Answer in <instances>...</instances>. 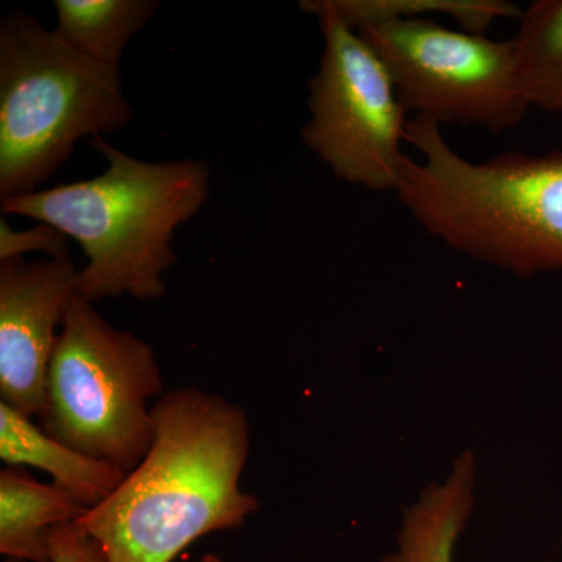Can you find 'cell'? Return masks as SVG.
<instances>
[{
    "label": "cell",
    "instance_id": "1",
    "mask_svg": "<svg viewBox=\"0 0 562 562\" xmlns=\"http://www.w3.org/2000/svg\"><path fill=\"white\" fill-rule=\"evenodd\" d=\"M154 409V442L117 490L77 525L106 562H172L192 542L260 509L239 483L250 449L241 406L183 387Z\"/></svg>",
    "mask_w": 562,
    "mask_h": 562
},
{
    "label": "cell",
    "instance_id": "2",
    "mask_svg": "<svg viewBox=\"0 0 562 562\" xmlns=\"http://www.w3.org/2000/svg\"><path fill=\"white\" fill-rule=\"evenodd\" d=\"M91 146L106 162L101 176L5 199L0 206L79 244L87 265L77 292L88 301L160 299L165 272L177 260L173 235L209 201V166L199 160L140 161L103 136L92 138Z\"/></svg>",
    "mask_w": 562,
    "mask_h": 562
},
{
    "label": "cell",
    "instance_id": "3",
    "mask_svg": "<svg viewBox=\"0 0 562 562\" xmlns=\"http://www.w3.org/2000/svg\"><path fill=\"white\" fill-rule=\"evenodd\" d=\"M397 194L417 224L473 260L531 277L562 271V150L465 160L439 125L408 120Z\"/></svg>",
    "mask_w": 562,
    "mask_h": 562
},
{
    "label": "cell",
    "instance_id": "4",
    "mask_svg": "<svg viewBox=\"0 0 562 562\" xmlns=\"http://www.w3.org/2000/svg\"><path fill=\"white\" fill-rule=\"evenodd\" d=\"M133 121L121 68L70 47L36 18L13 11L0 24V198L38 191L80 139Z\"/></svg>",
    "mask_w": 562,
    "mask_h": 562
},
{
    "label": "cell",
    "instance_id": "5",
    "mask_svg": "<svg viewBox=\"0 0 562 562\" xmlns=\"http://www.w3.org/2000/svg\"><path fill=\"white\" fill-rule=\"evenodd\" d=\"M161 391L149 344L114 328L76 292L52 355L41 428L127 475L154 442L149 401Z\"/></svg>",
    "mask_w": 562,
    "mask_h": 562
},
{
    "label": "cell",
    "instance_id": "6",
    "mask_svg": "<svg viewBox=\"0 0 562 562\" xmlns=\"http://www.w3.org/2000/svg\"><path fill=\"white\" fill-rule=\"evenodd\" d=\"M355 31L386 66L403 109L432 124L517 127L531 109L512 40L452 31L430 18L364 22Z\"/></svg>",
    "mask_w": 562,
    "mask_h": 562
},
{
    "label": "cell",
    "instance_id": "7",
    "mask_svg": "<svg viewBox=\"0 0 562 562\" xmlns=\"http://www.w3.org/2000/svg\"><path fill=\"white\" fill-rule=\"evenodd\" d=\"M301 9L319 21V68L308 83L310 121L303 144L339 180L395 191L405 143L406 111L386 66L355 29L321 0Z\"/></svg>",
    "mask_w": 562,
    "mask_h": 562
},
{
    "label": "cell",
    "instance_id": "8",
    "mask_svg": "<svg viewBox=\"0 0 562 562\" xmlns=\"http://www.w3.org/2000/svg\"><path fill=\"white\" fill-rule=\"evenodd\" d=\"M80 269L68 255L0 262V397L25 416H43L52 355Z\"/></svg>",
    "mask_w": 562,
    "mask_h": 562
},
{
    "label": "cell",
    "instance_id": "9",
    "mask_svg": "<svg viewBox=\"0 0 562 562\" xmlns=\"http://www.w3.org/2000/svg\"><path fill=\"white\" fill-rule=\"evenodd\" d=\"M90 512L57 484H43L10 465L0 472V552L29 562H52V539L63 525Z\"/></svg>",
    "mask_w": 562,
    "mask_h": 562
},
{
    "label": "cell",
    "instance_id": "10",
    "mask_svg": "<svg viewBox=\"0 0 562 562\" xmlns=\"http://www.w3.org/2000/svg\"><path fill=\"white\" fill-rule=\"evenodd\" d=\"M475 458L462 453L443 483L430 484L403 516L395 549L380 562H453L475 503Z\"/></svg>",
    "mask_w": 562,
    "mask_h": 562
},
{
    "label": "cell",
    "instance_id": "11",
    "mask_svg": "<svg viewBox=\"0 0 562 562\" xmlns=\"http://www.w3.org/2000/svg\"><path fill=\"white\" fill-rule=\"evenodd\" d=\"M0 458L10 465H32L49 473L54 484L83 502L101 505L125 479L105 462L70 449L36 427L7 403H0Z\"/></svg>",
    "mask_w": 562,
    "mask_h": 562
},
{
    "label": "cell",
    "instance_id": "12",
    "mask_svg": "<svg viewBox=\"0 0 562 562\" xmlns=\"http://www.w3.org/2000/svg\"><path fill=\"white\" fill-rule=\"evenodd\" d=\"M160 5L157 0H57L55 32L91 60L121 68L125 47Z\"/></svg>",
    "mask_w": 562,
    "mask_h": 562
},
{
    "label": "cell",
    "instance_id": "13",
    "mask_svg": "<svg viewBox=\"0 0 562 562\" xmlns=\"http://www.w3.org/2000/svg\"><path fill=\"white\" fill-rule=\"evenodd\" d=\"M512 40L520 83L531 106L562 113V0H535Z\"/></svg>",
    "mask_w": 562,
    "mask_h": 562
},
{
    "label": "cell",
    "instance_id": "14",
    "mask_svg": "<svg viewBox=\"0 0 562 562\" xmlns=\"http://www.w3.org/2000/svg\"><path fill=\"white\" fill-rule=\"evenodd\" d=\"M351 29L364 22L430 18H454L461 31L484 35L497 20H520L522 10L506 0H321Z\"/></svg>",
    "mask_w": 562,
    "mask_h": 562
},
{
    "label": "cell",
    "instance_id": "15",
    "mask_svg": "<svg viewBox=\"0 0 562 562\" xmlns=\"http://www.w3.org/2000/svg\"><path fill=\"white\" fill-rule=\"evenodd\" d=\"M40 251L46 258L68 255V238L57 228L38 224L29 231L18 232L7 217L0 220V262L24 258L25 254Z\"/></svg>",
    "mask_w": 562,
    "mask_h": 562
},
{
    "label": "cell",
    "instance_id": "16",
    "mask_svg": "<svg viewBox=\"0 0 562 562\" xmlns=\"http://www.w3.org/2000/svg\"><path fill=\"white\" fill-rule=\"evenodd\" d=\"M52 562H106L103 550L79 525H63L52 539Z\"/></svg>",
    "mask_w": 562,
    "mask_h": 562
},
{
    "label": "cell",
    "instance_id": "17",
    "mask_svg": "<svg viewBox=\"0 0 562 562\" xmlns=\"http://www.w3.org/2000/svg\"><path fill=\"white\" fill-rule=\"evenodd\" d=\"M3 562H29V561L16 560V558H7V560Z\"/></svg>",
    "mask_w": 562,
    "mask_h": 562
}]
</instances>
